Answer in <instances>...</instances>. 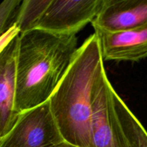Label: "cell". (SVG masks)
I'll list each match as a JSON object with an SVG mask.
<instances>
[{
	"label": "cell",
	"mask_w": 147,
	"mask_h": 147,
	"mask_svg": "<svg viewBox=\"0 0 147 147\" xmlns=\"http://www.w3.org/2000/svg\"><path fill=\"white\" fill-rule=\"evenodd\" d=\"M63 142L48 100L22 113L11 130L0 138V147H53Z\"/></svg>",
	"instance_id": "4"
},
{
	"label": "cell",
	"mask_w": 147,
	"mask_h": 147,
	"mask_svg": "<svg viewBox=\"0 0 147 147\" xmlns=\"http://www.w3.org/2000/svg\"><path fill=\"white\" fill-rule=\"evenodd\" d=\"M79 47L76 34L34 29L20 34L15 111L21 115L50 100Z\"/></svg>",
	"instance_id": "1"
},
{
	"label": "cell",
	"mask_w": 147,
	"mask_h": 147,
	"mask_svg": "<svg viewBox=\"0 0 147 147\" xmlns=\"http://www.w3.org/2000/svg\"><path fill=\"white\" fill-rule=\"evenodd\" d=\"M94 30L127 31L147 24V0H104L92 22Z\"/></svg>",
	"instance_id": "7"
},
{
	"label": "cell",
	"mask_w": 147,
	"mask_h": 147,
	"mask_svg": "<svg viewBox=\"0 0 147 147\" xmlns=\"http://www.w3.org/2000/svg\"><path fill=\"white\" fill-rule=\"evenodd\" d=\"M104 0H50L35 29L56 34H76L92 23Z\"/></svg>",
	"instance_id": "5"
},
{
	"label": "cell",
	"mask_w": 147,
	"mask_h": 147,
	"mask_svg": "<svg viewBox=\"0 0 147 147\" xmlns=\"http://www.w3.org/2000/svg\"><path fill=\"white\" fill-rule=\"evenodd\" d=\"M115 103L123 129L132 147H147V131L119 95Z\"/></svg>",
	"instance_id": "9"
},
{
	"label": "cell",
	"mask_w": 147,
	"mask_h": 147,
	"mask_svg": "<svg viewBox=\"0 0 147 147\" xmlns=\"http://www.w3.org/2000/svg\"><path fill=\"white\" fill-rule=\"evenodd\" d=\"M53 147H78V146H74V145H73V144H70L67 143V142H62V143H60V144L56 145V146H55Z\"/></svg>",
	"instance_id": "12"
},
{
	"label": "cell",
	"mask_w": 147,
	"mask_h": 147,
	"mask_svg": "<svg viewBox=\"0 0 147 147\" xmlns=\"http://www.w3.org/2000/svg\"><path fill=\"white\" fill-rule=\"evenodd\" d=\"M116 94L103 72L93 89L90 147H132L116 110Z\"/></svg>",
	"instance_id": "3"
},
{
	"label": "cell",
	"mask_w": 147,
	"mask_h": 147,
	"mask_svg": "<svg viewBox=\"0 0 147 147\" xmlns=\"http://www.w3.org/2000/svg\"><path fill=\"white\" fill-rule=\"evenodd\" d=\"M50 0H23L16 21L20 34L34 30Z\"/></svg>",
	"instance_id": "10"
},
{
	"label": "cell",
	"mask_w": 147,
	"mask_h": 147,
	"mask_svg": "<svg viewBox=\"0 0 147 147\" xmlns=\"http://www.w3.org/2000/svg\"><path fill=\"white\" fill-rule=\"evenodd\" d=\"M103 61L137 62L147 57V24L127 31L95 30Z\"/></svg>",
	"instance_id": "8"
},
{
	"label": "cell",
	"mask_w": 147,
	"mask_h": 147,
	"mask_svg": "<svg viewBox=\"0 0 147 147\" xmlns=\"http://www.w3.org/2000/svg\"><path fill=\"white\" fill-rule=\"evenodd\" d=\"M103 72L100 42L94 33L79 47L71 65L49 100L65 142L90 147L93 89Z\"/></svg>",
	"instance_id": "2"
},
{
	"label": "cell",
	"mask_w": 147,
	"mask_h": 147,
	"mask_svg": "<svg viewBox=\"0 0 147 147\" xmlns=\"http://www.w3.org/2000/svg\"><path fill=\"white\" fill-rule=\"evenodd\" d=\"M22 0H4L0 4V32L1 35L14 27Z\"/></svg>",
	"instance_id": "11"
},
{
	"label": "cell",
	"mask_w": 147,
	"mask_h": 147,
	"mask_svg": "<svg viewBox=\"0 0 147 147\" xmlns=\"http://www.w3.org/2000/svg\"><path fill=\"white\" fill-rule=\"evenodd\" d=\"M17 34L0 50V138L11 130L20 115L15 111Z\"/></svg>",
	"instance_id": "6"
}]
</instances>
